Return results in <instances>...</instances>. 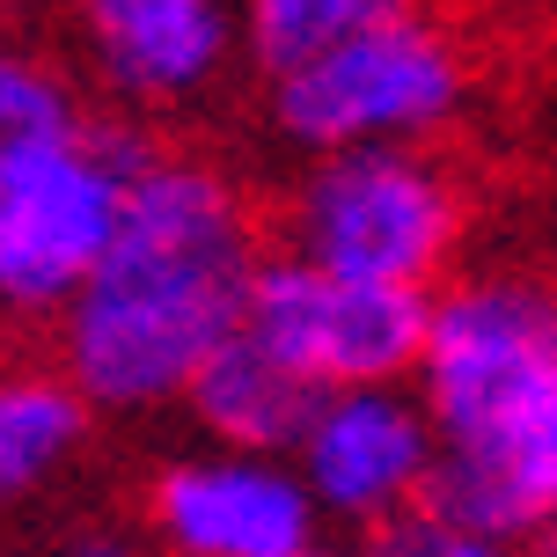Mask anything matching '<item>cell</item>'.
<instances>
[{"instance_id": "6da1fadb", "label": "cell", "mask_w": 557, "mask_h": 557, "mask_svg": "<svg viewBox=\"0 0 557 557\" xmlns=\"http://www.w3.org/2000/svg\"><path fill=\"white\" fill-rule=\"evenodd\" d=\"M257 278V221L198 154H154L133 169L111 250L82 294L59 308L66 382L103 411H154L191 389V374L243 331Z\"/></svg>"}, {"instance_id": "7a4b0ae2", "label": "cell", "mask_w": 557, "mask_h": 557, "mask_svg": "<svg viewBox=\"0 0 557 557\" xmlns=\"http://www.w3.org/2000/svg\"><path fill=\"white\" fill-rule=\"evenodd\" d=\"M418 404L433 425L425 513L484 543H529L557 521V286L476 272L433 294L418 345Z\"/></svg>"}, {"instance_id": "3957f363", "label": "cell", "mask_w": 557, "mask_h": 557, "mask_svg": "<svg viewBox=\"0 0 557 557\" xmlns=\"http://www.w3.org/2000/svg\"><path fill=\"white\" fill-rule=\"evenodd\" d=\"M462 235V198L425 147L315 154L286 198V250L315 272L425 294Z\"/></svg>"}, {"instance_id": "277c9868", "label": "cell", "mask_w": 557, "mask_h": 557, "mask_svg": "<svg viewBox=\"0 0 557 557\" xmlns=\"http://www.w3.org/2000/svg\"><path fill=\"white\" fill-rule=\"evenodd\" d=\"M147 147L133 133H52L0 139V308L59 315L111 250L133 169Z\"/></svg>"}, {"instance_id": "5b68a950", "label": "cell", "mask_w": 557, "mask_h": 557, "mask_svg": "<svg viewBox=\"0 0 557 557\" xmlns=\"http://www.w3.org/2000/svg\"><path fill=\"white\" fill-rule=\"evenodd\" d=\"M462 88H470V66L455 52V37L425 15H396L337 52L278 74L272 125L308 154L418 147L462 111Z\"/></svg>"}, {"instance_id": "8992f818", "label": "cell", "mask_w": 557, "mask_h": 557, "mask_svg": "<svg viewBox=\"0 0 557 557\" xmlns=\"http://www.w3.org/2000/svg\"><path fill=\"white\" fill-rule=\"evenodd\" d=\"M425 308H433V294L360 286V278L315 272L301 257H257L250 301H243V337L257 352H272L315 396L396 389L418 367Z\"/></svg>"}, {"instance_id": "52a82bcc", "label": "cell", "mask_w": 557, "mask_h": 557, "mask_svg": "<svg viewBox=\"0 0 557 557\" xmlns=\"http://www.w3.org/2000/svg\"><path fill=\"white\" fill-rule=\"evenodd\" d=\"M294 476L315 513L352 529H389L433 492V425L404 382L396 389H337L294 441Z\"/></svg>"}, {"instance_id": "ba28073f", "label": "cell", "mask_w": 557, "mask_h": 557, "mask_svg": "<svg viewBox=\"0 0 557 557\" xmlns=\"http://www.w3.org/2000/svg\"><path fill=\"white\" fill-rule=\"evenodd\" d=\"M315 499L294 462L198 447L169 455L147 484V529L169 557H301L315 550Z\"/></svg>"}, {"instance_id": "9c48e42d", "label": "cell", "mask_w": 557, "mask_h": 557, "mask_svg": "<svg viewBox=\"0 0 557 557\" xmlns=\"http://www.w3.org/2000/svg\"><path fill=\"white\" fill-rule=\"evenodd\" d=\"M96 74L125 103H191L235 52L227 0H74Z\"/></svg>"}, {"instance_id": "30bf717a", "label": "cell", "mask_w": 557, "mask_h": 557, "mask_svg": "<svg viewBox=\"0 0 557 557\" xmlns=\"http://www.w3.org/2000/svg\"><path fill=\"white\" fill-rule=\"evenodd\" d=\"M184 404H191V418L206 425L213 447H235V455H278V462H286L323 396L301 389L272 352H257L250 337L235 331L221 352L191 374Z\"/></svg>"}, {"instance_id": "8fae6325", "label": "cell", "mask_w": 557, "mask_h": 557, "mask_svg": "<svg viewBox=\"0 0 557 557\" xmlns=\"http://www.w3.org/2000/svg\"><path fill=\"white\" fill-rule=\"evenodd\" d=\"M88 404L66 374L8 367L0 374V499H23L37 484H52L59 462L82 447Z\"/></svg>"}, {"instance_id": "7c38bea8", "label": "cell", "mask_w": 557, "mask_h": 557, "mask_svg": "<svg viewBox=\"0 0 557 557\" xmlns=\"http://www.w3.org/2000/svg\"><path fill=\"white\" fill-rule=\"evenodd\" d=\"M396 15H411V0H243V45L264 66V82H278Z\"/></svg>"}, {"instance_id": "4fadbf2b", "label": "cell", "mask_w": 557, "mask_h": 557, "mask_svg": "<svg viewBox=\"0 0 557 557\" xmlns=\"http://www.w3.org/2000/svg\"><path fill=\"white\" fill-rule=\"evenodd\" d=\"M74 125H82L74 82L52 59L0 45V139H52V133H74Z\"/></svg>"}, {"instance_id": "5bb4252c", "label": "cell", "mask_w": 557, "mask_h": 557, "mask_svg": "<svg viewBox=\"0 0 557 557\" xmlns=\"http://www.w3.org/2000/svg\"><path fill=\"white\" fill-rule=\"evenodd\" d=\"M367 557H506L499 543H484V535H462L447 529L441 513H404V521H389V529H374V550Z\"/></svg>"}, {"instance_id": "9a60e30c", "label": "cell", "mask_w": 557, "mask_h": 557, "mask_svg": "<svg viewBox=\"0 0 557 557\" xmlns=\"http://www.w3.org/2000/svg\"><path fill=\"white\" fill-rule=\"evenodd\" d=\"M521 557H557V521H550V529H535L529 543H521Z\"/></svg>"}, {"instance_id": "2e32d148", "label": "cell", "mask_w": 557, "mask_h": 557, "mask_svg": "<svg viewBox=\"0 0 557 557\" xmlns=\"http://www.w3.org/2000/svg\"><path fill=\"white\" fill-rule=\"evenodd\" d=\"M66 557H133L125 543H82V550H66Z\"/></svg>"}, {"instance_id": "e0dca14e", "label": "cell", "mask_w": 557, "mask_h": 557, "mask_svg": "<svg viewBox=\"0 0 557 557\" xmlns=\"http://www.w3.org/2000/svg\"><path fill=\"white\" fill-rule=\"evenodd\" d=\"M301 557H345V550H323V543H315V550H301Z\"/></svg>"}]
</instances>
